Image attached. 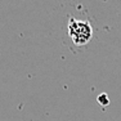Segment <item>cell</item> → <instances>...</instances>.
Segmentation results:
<instances>
[{"label": "cell", "instance_id": "1", "mask_svg": "<svg viewBox=\"0 0 121 121\" xmlns=\"http://www.w3.org/2000/svg\"><path fill=\"white\" fill-rule=\"evenodd\" d=\"M68 36L77 47L86 45L93 37V28L88 21H80L76 18H70L68 21Z\"/></svg>", "mask_w": 121, "mask_h": 121}, {"label": "cell", "instance_id": "2", "mask_svg": "<svg viewBox=\"0 0 121 121\" xmlns=\"http://www.w3.org/2000/svg\"><path fill=\"white\" fill-rule=\"evenodd\" d=\"M98 102L99 103H104L106 104H108V98H107V94H100L99 98H98Z\"/></svg>", "mask_w": 121, "mask_h": 121}]
</instances>
